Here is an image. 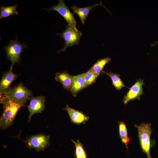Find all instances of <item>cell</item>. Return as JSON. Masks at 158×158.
<instances>
[{
    "mask_svg": "<svg viewBox=\"0 0 158 158\" xmlns=\"http://www.w3.org/2000/svg\"><path fill=\"white\" fill-rule=\"evenodd\" d=\"M102 73L107 74L111 78L112 85L118 90H120L123 87H126L120 78L119 74L114 73L112 72H107L103 71Z\"/></svg>",
    "mask_w": 158,
    "mask_h": 158,
    "instance_id": "ac0fdd59",
    "label": "cell"
},
{
    "mask_svg": "<svg viewBox=\"0 0 158 158\" xmlns=\"http://www.w3.org/2000/svg\"><path fill=\"white\" fill-rule=\"evenodd\" d=\"M119 133L122 142L125 144L128 149V145L130 141V138L128 136L126 125L122 121L119 123Z\"/></svg>",
    "mask_w": 158,
    "mask_h": 158,
    "instance_id": "2e32d148",
    "label": "cell"
},
{
    "mask_svg": "<svg viewBox=\"0 0 158 158\" xmlns=\"http://www.w3.org/2000/svg\"><path fill=\"white\" fill-rule=\"evenodd\" d=\"M13 65L12 64L10 70L4 72L2 75L0 82V95L5 94L11 89L10 85L18 76L12 72Z\"/></svg>",
    "mask_w": 158,
    "mask_h": 158,
    "instance_id": "30bf717a",
    "label": "cell"
},
{
    "mask_svg": "<svg viewBox=\"0 0 158 158\" xmlns=\"http://www.w3.org/2000/svg\"><path fill=\"white\" fill-rule=\"evenodd\" d=\"M64 40V47L59 50L58 53L62 51H65L69 47H72L78 44L80 37L82 33L77 28L68 24L66 29L61 33L57 34Z\"/></svg>",
    "mask_w": 158,
    "mask_h": 158,
    "instance_id": "5b68a950",
    "label": "cell"
},
{
    "mask_svg": "<svg viewBox=\"0 0 158 158\" xmlns=\"http://www.w3.org/2000/svg\"><path fill=\"white\" fill-rule=\"evenodd\" d=\"M138 130L140 145L142 152L147 158H152L150 153V138L152 132L150 123H143L135 125Z\"/></svg>",
    "mask_w": 158,
    "mask_h": 158,
    "instance_id": "3957f363",
    "label": "cell"
},
{
    "mask_svg": "<svg viewBox=\"0 0 158 158\" xmlns=\"http://www.w3.org/2000/svg\"><path fill=\"white\" fill-rule=\"evenodd\" d=\"M3 105L4 109L0 118V127L1 129H5L12 124L19 110L25 106L11 101L6 102Z\"/></svg>",
    "mask_w": 158,
    "mask_h": 158,
    "instance_id": "7a4b0ae2",
    "label": "cell"
},
{
    "mask_svg": "<svg viewBox=\"0 0 158 158\" xmlns=\"http://www.w3.org/2000/svg\"><path fill=\"white\" fill-rule=\"evenodd\" d=\"M74 76L71 75L66 71L61 72H57L55 79L56 81L60 82L63 87L68 91L71 89L73 79Z\"/></svg>",
    "mask_w": 158,
    "mask_h": 158,
    "instance_id": "7c38bea8",
    "label": "cell"
},
{
    "mask_svg": "<svg viewBox=\"0 0 158 158\" xmlns=\"http://www.w3.org/2000/svg\"><path fill=\"white\" fill-rule=\"evenodd\" d=\"M85 79L86 87L95 82L96 79L98 77L99 74L92 72L89 70L86 72L83 73Z\"/></svg>",
    "mask_w": 158,
    "mask_h": 158,
    "instance_id": "ffe728a7",
    "label": "cell"
},
{
    "mask_svg": "<svg viewBox=\"0 0 158 158\" xmlns=\"http://www.w3.org/2000/svg\"><path fill=\"white\" fill-rule=\"evenodd\" d=\"M18 4L9 6H6L4 5L0 7V18H7L13 15H18V12L17 11Z\"/></svg>",
    "mask_w": 158,
    "mask_h": 158,
    "instance_id": "9a60e30c",
    "label": "cell"
},
{
    "mask_svg": "<svg viewBox=\"0 0 158 158\" xmlns=\"http://www.w3.org/2000/svg\"><path fill=\"white\" fill-rule=\"evenodd\" d=\"M59 2L57 5H54L50 8L44 9L47 11H56L64 18L68 23V24L76 28L77 22L73 16V13L70 11L63 0H59Z\"/></svg>",
    "mask_w": 158,
    "mask_h": 158,
    "instance_id": "8992f818",
    "label": "cell"
},
{
    "mask_svg": "<svg viewBox=\"0 0 158 158\" xmlns=\"http://www.w3.org/2000/svg\"><path fill=\"white\" fill-rule=\"evenodd\" d=\"M101 2L99 4H95L92 6H87L83 8H79L75 5L71 6V8L73 11V13H75L78 16L82 23L84 24L90 10L94 7L99 5H102Z\"/></svg>",
    "mask_w": 158,
    "mask_h": 158,
    "instance_id": "4fadbf2b",
    "label": "cell"
},
{
    "mask_svg": "<svg viewBox=\"0 0 158 158\" xmlns=\"http://www.w3.org/2000/svg\"><path fill=\"white\" fill-rule=\"evenodd\" d=\"M70 117L71 121L73 123L79 125L85 124L89 119V117L86 116L82 112L76 110L69 107L67 104L65 108Z\"/></svg>",
    "mask_w": 158,
    "mask_h": 158,
    "instance_id": "8fae6325",
    "label": "cell"
},
{
    "mask_svg": "<svg viewBox=\"0 0 158 158\" xmlns=\"http://www.w3.org/2000/svg\"><path fill=\"white\" fill-rule=\"evenodd\" d=\"M27 47L24 43H20L17 39L16 36L14 40H11L8 44L4 47L5 49L7 58L12 63V64L19 63L20 56L24 49Z\"/></svg>",
    "mask_w": 158,
    "mask_h": 158,
    "instance_id": "277c9868",
    "label": "cell"
},
{
    "mask_svg": "<svg viewBox=\"0 0 158 158\" xmlns=\"http://www.w3.org/2000/svg\"><path fill=\"white\" fill-rule=\"evenodd\" d=\"M49 136L43 134L32 136L26 140L27 146L36 150H44L49 144Z\"/></svg>",
    "mask_w": 158,
    "mask_h": 158,
    "instance_id": "52a82bcc",
    "label": "cell"
},
{
    "mask_svg": "<svg viewBox=\"0 0 158 158\" xmlns=\"http://www.w3.org/2000/svg\"><path fill=\"white\" fill-rule=\"evenodd\" d=\"M86 88L83 73L74 76L71 92L74 96L83 89Z\"/></svg>",
    "mask_w": 158,
    "mask_h": 158,
    "instance_id": "5bb4252c",
    "label": "cell"
},
{
    "mask_svg": "<svg viewBox=\"0 0 158 158\" xmlns=\"http://www.w3.org/2000/svg\"><path fill=\"white\" fill-rule=\"evenodd\" d=\"M144 84L143 80H138L124 96L123 100L124 104H126L130 101L136 99L139 100L140 96L144 94L142 86Z\"/></svg>",
    "mask_w": 158,
    "mask_h": 158,
    "instance_id": "9c48e42d",
    "label": "cell"
},
{
    "mask_svg": "<svg viewBox=\"0 0 158 158\" xmlns=\"http://www.w3.org/2000/svg\"><path fill=\"white\" fill-rule=\"evenodd\" d=\"M72 141L75 146L76 158H87L86 152L82 143L79 140H77L76 142L72 140Z\"/></svg>",
    "mask_w": 158,
    "mask_h": 158,
    "instance_id": "d6986e66",
    "label": "cell"
},
{
    "mask_svg": "<svg viewBox=\"0 0 158 158\" xmlns=\"http://www.w3.org/2000/svg\"><path fill=\"white\" fill-rule=\"evenodd\" d=\"M111 61L109 57H107L98 60L89 70L94 73L100 74L103 71V68L106 64Z\"/></svg>",
    "mask_w": 158,
    "mask_h": 158,
    "instance_id": "e0dca14e",
    "label": "cell"
},
{
    "mask_svg": "<svg viewBox=\"0 0 158 158\" xmlns=\"http://www.w3.org/2000/svg\"><path fill=\"white\" fill-rule=\"evenodd\" d=\"M32 96V92L20 83L5 94L0 95V102L3 104L7 101H11L25 106Z\"/></svg>",
    "mask_w": 158,
    "mask_h": 158,
    "instance_id": "6da1fadb",
    "label": "cell"
},
{
    "mask_svg": "<svg viewBox=\"0 0 158 158\" xmlns=\"http://www.w3.org/2000/svg\"><path fill=\"white\" fill-rule=\"evenodd\" d=\"M29 100L30 104L27 106L29 112L28 122H30L31 117L34 114L41 113L45 107V98L44 96L34 97L32 95Z\"/></svg>",
    "mask_w": 158,
    "mask_h": 158,
    "instance_id": "ba28073f",
    "label": "cell"
}]
</instances>
